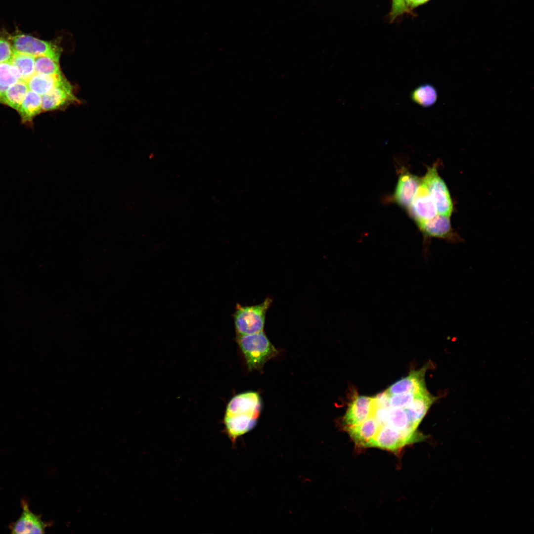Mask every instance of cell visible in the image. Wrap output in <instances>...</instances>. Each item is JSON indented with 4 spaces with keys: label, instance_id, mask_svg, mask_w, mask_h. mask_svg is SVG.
<instances>
[{
    "label": "cell",
    "instance_id": "obj_1",
    "mask_svg": "<svg viewBox=\"0 0 534 534\" xmlns=\"http://www.w3.org/2000/svg\"><path fill=\"white\" fill-rule=\"evenodd\" d=\"M238 342L250 370L262 368L268 360L278 354L277 350L263 331L255 334L239 335Z\"/></svg>",
    "mask_w": 534,
    "mask_h": 534
},
{
    "label": "cell",
    "instance_id": "obj_2",
    "mask_svg": "<svg viewBox=\"0 0 534 534\" xmlns=\"http://www.w3.org/2000/svg\"><path fill=\"white\" fill-rule=\"evenodd\" d=\"M272 300L267 298L262 303L243 306L237 304L234 313L235 329L239 335H249L263 331L266 313Z\"/></svg>",
    "mask_w": 534,
    "mask_h": 534
},
{
    "label": "cell",
    "instance_id": "obj_3",
    "mask_svg": "<svg viewBox=\"0 0 534 534\" xmlns=\"http://www.w3.org/2000/svg\"><path fill=\"white\" fill-rule=\"evenodd\" d=\"M11 41L15 52L34 57L48 56L59 61L61 48L55 41H45L20 33L11 36Z\"/></svg>",
    "mask_w": 534,
    "mask_h": 534
},
{
    "label": "cell",
    "instance_id": "obj_4",
    "mask_svg": "<svg viewBox=\"0 0 534 534\" xmlns=\"http://www.w3.org/2000/svg\"><path fill=\"white\" fill-rule=\"evenodd\" d=\"M437 166L435 164L428 168L421 179L428 189L437 213L450 217L453 211L452 201L445 182L438 174Z\"/></svg>",
    "mask_w": 534,
    "mask_h": 534
},
{
    "label": "cell",
    "instance_id": "obj_5",
    "mask_svg": "<svg viewBox=\"0 0 534 534\" xmlns=\"http://www.w3.org/2000/svg\"><path fill=\"white\" fill-rule=\"evenodd\" d=\"M417 225L426 237L437 238L454 243L462 240L452 228L450 217L437 214L433 218Z\"/></svg>",
    "mask_w": 534,
    "mask_h": 534
},
{
    "label": "cell",
    "instance_id": "obj_6",
    "mask_svg": "<svg viewBox=\"0 0 534 534\" xmlns=\"http://www.w3.org/2000/svg\"><path fill=\"white\" fill-rule=\"evenodd\" d=\"M407 210L409 214L417 224L430 219L438 214L428 189L422 179L415 196Z\"/></svg>",
    "mask_w": 534,
    "mask_h": 534
},
{
    "label": "cell",
    "instance_id": "obj_7",
    "mask_svg": "<svg viewBox=\"0 0 534 534\" xmlns=\"http://www.w3.org/2000/svg\"><path fill=\"white\" fill-rule=\"evenodd\" d=\"M41 97L42 111L58 109L78 101L73 93L71 84L66 78L57 86Z\"/></svg>",
    "mask_w": 534,
    "mask_h": 534
},
{
    "label": "cell",
    "instance_id": "obj_8",
    "mask_svg": "<svg viewBox=\"0 0 534 534\" xmlns=\"http://www.w3.org/2000/svg\"><path fill=\"white\" fill-rule=\"evenodd\" d=\"M21 504L22 512L19 519L11 524L9 529L12 534H43L48 526L40 515L32 512L27 501L23 499Z\"/></svg>",
    "mask_w": 534,
    "mask_h": 534
},
{
    "label": "cell",
    "instance_id": "obj_9",
    "mask_svg": "<svg viewBox=\"0 0 534 534\" xmlns=\"http://www.w3.org/2000/svg\"><path fill=\"white\" fill-rule=\"evenodd\" d=\"M373 405V397L356 396L350 403L342 419L344 429L357 425L370 415Z\"/></svg>",
    "mask_w": 534,
    "mask_h": 534
},
{
    "label": "cell",
    "instance_id": "obj_10",
    "mask_svg": "<svg viewBox=\"0 0 534 534\" xmlns=\"http://www.w3.org/2000/svg\"><path fill=\"white\" fill-rule=\"evenodd\" d=\"M421 182V179L407 172L401 174L394 193L396 202L402 208L408 209Z\"/></svg>",
    "mask_w": 534,
    "mask_h": 534
},
{
    "label": "cell",
    "instance_id": "obj_11",
    "mask_svg": "<svg viewBox=\"0 0 534 534\" xmlns=\"http://www.w3.org/2000/svg\"><path fill=\"white\" fill-rule=\"evenodd\" d=\"M261 399L256 392H248L234 397L229 402L225 414H248L258 417L261 408Z\"/></svg>",
    "mask_w": 534,
    "mask_h": 534
},
{
    "label": "cell",
    "instance_id": "obj_12",
    "mask_svg": "<svg viewBox=\"0 0 534 534\" xmlns=\"http://www.w3.org/2000/svg\"><path fill=\"white\" fill-rule=\"evenodd\" d=\"M257 418L256 416L248 414L225 415V431L232 444L254 427Z\"/></svg>",
    "mask_w": 534,
    "mask_h": 534
},
{
    "label": "cell",
    "instance_id": "obj_13",
    "mask_svg": "<svg viewBox=\"0 0 534 534\" xmlns=\"http://www.w3.org/2000/svg\"><path fill=\"white\" fill-rule=\"evenodd\" d=\"M428 367L427 364L419 370L412 371L408 376L392 385L385 392L392 395L415 392L426 386L425 375Z\"/></svg>",
    "mask_w": 534,
    "mask_h": 534
},
{
    "label": "cell",
    "instance_id": "obj_14",
    "mask_svg": "<svg viewBox=\"0 0 534 534\" xmlns=\"http://www.w3.org/2000/svg\"><path fill=\"white\" fill-rule=\"evenodd\" d=\"M437 398L431 394L426 388L422 389L417 395L412 403L403 408L407 414L411 423L418 427Z\"/></svg>",
    "mask_w": 534,
    "mask_h": 534
},
{
    "label": "cell",
    "instance_id": "obj_15",
    "mask_svg": "<svg viewBox=\"0 0 534 534\" xmlns=\"http://www.w3.org/2000/svg\"><path fill=\"white\" fill-rule=\"evenodd\" d=\"M65 78L61 74L46 75L35 73L26 83L29 89L42 96L57 86Z\"/></svg>",
    "mask_w": 534,
    "mask_h": 534
},
{
    "label": "cell",
    "instance_id": "obj_16",
    "mask_svg": "<svg viewBox=\"0 0 534 534\" xmlns=\"http://www.w3.org/2000/svg\"><path fill=\"white\" fill-rule=\"evenodd\" d=\"M23 123L31 122L42 111V97L30 89L17 110Z\"/></svg>",
    "mask_w": 534,
    "mask_h": 534
},
{
    "label": "cell",
    "instance_id": "obj_17",
    "mask_svg": "<svg viewBox=\"0 0 534 534\" xmlns=\"http://www.w3.org/2000/svg\"><path fill=\"white\" fill-rule=\"evenodd\" d=\"M410 97L413 102L419 106L428 108L437 101L438 93L435 86L429 83L423 84L414 88Z\"/></svg>",
    "mask_w": 534,
    "mask_h": 534
},
{
    "label": "cell",
    "instance_id": "obj_18",
    "mask_svg": "<svg viewBox=\"0 0 534 534\" xmlns=\"http://www.w3.org/2000/svg\"><path fill=\"white\" fill-rule=\"evenodd\" d=\"M28 90L26 82L21 80L7 89L0 103L17 110Z\"/></svg>",
    "mask_w": 534,
    "mask_h": 534
},
{
    "label": "cell",
    "instance_id": "obj_19",
    "mask_svg": "<svg viewBox=\"0 0 534 534\" xmlns=\"http://www.w3.org/2000/svg\"><path fill=\"white\" fill-rule=\"evenodd\" d=\"M20 80L18 69L10 62L0 63V100L7 89Z\"/></svg>",
    "mask_w": 534,
    "mask_h": 534
},
{
    "label": "cell",
    "instance_id": "obj_20",
    "mask_svg": "<svg viewBox=\"0 0 534 534\" xmlns=\"http://www.w3.org/2000/svg\"><path fill=\"white\" fill-rule=\"evenodd\" d=\"M18 70L21 80L26 82L35 72V57L27 54L14 52L10 61Z\"/></svg>",
    "mask_w": 534,
    "mask_h": 534
},
{
    "label": "cell",
    "instance_id": "obj_21",
    "mask_svg": "<svg viewBox=\"0 0 534 534\" xmlns=\"http://www.w3.org/2000/svg\"><path fill=\"white\" fill-rule=\"evenodd\" d=\"M59 61L48 56L35 57V72L46 75L61 74Z\"/></svg>",
    "mask_w": 534,
    "mask_h": 534
},
{
    "label": "cell",
    "instance_id": "obj_22",
    "mask_svg": "<svg viewBox=\"0 0 534 534\" xmlns=\"http://www.w3.org/2000/svg\"><path fill=\"white\" fill-rule=\"evenodd\" d=\"M426 386L412 392L389 395L388 400L389 406L393 408H405L409 406L414 400L418 393Z\"/></svg>",
    "mask_w": 534,
    "mask_h": 534
},
{
    "label": "cell",
    "instance_id": "obj_23",
    "mask_svg": "<svg viewBox=\"0 0 534 534\" xmlns=\"http://www.w3.org/2000/svg\"><path fill=\"white\" fill-rule=\"evenodd\" d=\"M14 52L11 36L0 34V63L10 61Z\"/></svg>",
    "mask_w": 534,
    "mask_h": 534
},
{
    "label": "cell",
    "instance_id": "obj_24",
    "mask_svg": "<svg viewBox=\"0 0 534 534\" xmlns=\"http://www.w3.org/2000/svg\"><path fill=\"white\" fill-rule=\"evenodd\" d=\"M409 8L406 0H392L391 19L393 20L398 16L407 11Z\"/></svg>",
    "mask_w": 534,
    "mask_h": 534
},
{
    "label": "cell",
    "instance_id": "obj_25",
    "mask_svg": "<svg viewBox=\"0 0 534 534\" xmlns=\"http://www.w3.org/2000/svg\"><path fill=\"white\" fill-rule=\"evenodd\" d=\"M429 0H411L409 5V8H411L416 7L419 5L424 4Z\"/></svg>",
    "mask_w": 534,
    "mask_h": 534
},
{
    "label": "cell",
    "instance_id": "obj_26",
    "mask_svg": "<svg viewBox=\"0 0 534 534\" xmlns=\"http://www.w3.org/2000/svg\"><path fill=\"white\" fill-rule=\"evenodd\" d=\"M406 1H407L408 5L409 6V7L410 3V2H411V0H406Z\"/></svg>",
    "mask_w": 534,
    "mask_h": 534
}]
</instances>
